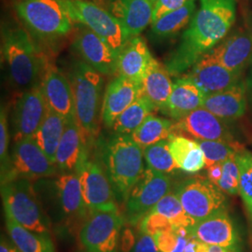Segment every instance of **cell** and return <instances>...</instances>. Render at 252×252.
Returning a JSON list of instances; mask_svg holds the SVG:
<instances>
[{
  "instance_id": "6da1fadb",
  "label": "cell",
  "mask_w": 252,
  "mask_h": 252,
  "mask_svg": "<svg viewBox=\"0 0 252 252\" xmlns=\"http://www.w3.org/2000/svg\"><path fill=\"white\" fill-rule=\"evenodd\" d=\"M235 0H200V8L165 66L173 76L189 70L225 38L234 25Z\"/></svg>"
},
{
  "instance_id": "7a4b0ae2",
  "label": "cell",
  "mask_w": 252,
  "mask_h": 252,
  "mask_svg": "<svg viewBox=\"0 0 252 252\" xmlns=\"http://www.w3.org/2000/svg\"><path fill=\"white\" fill-rule=\"evenodd\" d=\"M67 78L72 88L76 121L86 147L90 148L99 132L104 79L102 74L82 60L72 62Z\"/></svg>"
},
{
  "instance_id": "3957f363",
  "label": "cell",
  "mask_w": 252,
  "mask_h": 252,
  "mask_svg": "<svg viewBox=\"0 0 252 252\" xmlns=\"http://www.w3.org/2000/svg\"><path fill=\"white\" fill-rule=\"evenodd\" d=\"M102 162L119 202H124L144 172L143 150L131 135L115 134L102 145Z\"/></svg>"
},
{
  "instance_id": "277c9868",
  "label": "cell",
  "mask_w": 252,
  "mask_h": 252,
  "mask_svg": "<svg viewBox=\"0 0 252 252\" xmlns=\"http://www.w3.org/2000/svg\"><path fill=\"white\" fill-rule=\"evenodd\" d=\"M3 56L15 87L28 89L41 80L47 63L25 29L16 27L5 31Z\"/></svg>"
},
{
  "instance_id": "5b68a950",
  "label": "cell",
  "mask_w": 252,
  "mask_h": 252,
  "mask_svg": "<svg viewBox=\"0 0 252 252\" xmlns=\"http://www.w3.org/2000/svg\"><path fill=\"white\" fill-rule=\"evenodd\" d=\"M14 9L31 35L40 40L54 41L72 29L65 0H15Z\"/></svg>"
},
{
  "instance_id": "8992f818",
  "label": "cell",
  "mask_w": 252,
  "mask_h": 252,
  "mask_svg": "<svg viewBox=\"0 0 252 252\" xmlns=\"http://www.w3.org/2000/svg\"><path fill=\"white\" fill-rule=\"evenodd\" d=\"M1 196L4 212L19 224L38 234L50 235V218L29 180L18 178L1 184Z\"/></svg>"
},
{
  "instance_id": "52a82bcc",
  "label": "cell",
  "mask_w": 252,
  "mask_h": 252,
  "mask_svg": "<svg viewBox=\"0 0 252 252\" xmlns=\"http://www.w3.org/2000/svg\"><path fill=\"white\" fill-rule=\"evenodd\" d=\"M75 172L79 177L81 193L89 212L119 211L116 195L105 167L98 161L91 159L88 147L82 153Z\"/></svg>"
},
{
  "instance_id": "ba28073f",
  "label": "cell",
  "mask_w": 252,
  "mask_h": 252,
  "mask_svg": "<svg viewBox=\"0 0 252 252\" xmlns=\"http://www.w3.org/2000/svg\"><path fill=\"white\" fill-rule=\"evenodd\" d=\"M74 23H80L120 52L128 39L123 24L110 11L90 0H65Z\"/></svg>"
},
{
  "instance_id": "9c48e42d",
  "label": "cell",
  "mask_w": 252,
  "mask_h": 252,
  "mask_svg": "<svg viewBox=\"0 0 252 252\" xmlns=\"http://www.w3.org/2000/svg\"><path fill=\"white\" fill-rule=\"evenodd\" d=\"M51 211L61 226L83 224L89 215L76 172L61 173L51 183Z\"/></svg>"
},
{
  "instance_id": "30bf717a",
  "label": "cell",
  "mask_w": 252,
  "mask_h": 252,
  "mask_svg": "<svg viewBox=\"0 0 252 252\" xmlns=\"http://www.w3.org/2000/svg\"><path fill=\"white\" fill-rule=\"evenodd\" d=\"M175 193L188 216L195 222L226 209L224 192L207 178L184 180L176 188Z\"/></svg>"
},
{
  "instance_id": "8fae6325",
  "label": "cell",
  "mask_w": 252,
  "mask_h": 252,
  "mask_svg": "<svg viewBox=\"0 0 252 252\" xmlns=\"http://www.w3.org/2000/svg\"><path fill=\"white\" fill-rule=\"evenodd\" d=\"M171 189V180L166 174L147 167L129 191L125 201L126 220L136 225L154 206Z\"/></svg>"
},
{
  "instance_id": "7c38bea8",
  "label": "cell",
  "mask_w": 252,
  "mask_h": 252,
  "mask_svg": "<svg viewBox=\"0 0 252 252\" xmlns=\"http://www.w3.org/2000/svg\"><path fill=\"white\" fill-rule=\"evenodd\" d=\"M123 224L119 211L90 212L79 233L83 252H118Z\"/></svg>"
},
{
  "instance_id": "4fadbf2b",
  "label": "cell",
  "mask_w": 252,
  "mask_h": 252,
  "mask_svg": "<svg viewBox=\"0 0 252 252\" xmlns=\"http://www.w3.org/2000/svg\"><path fill=\"white\" fill-rule=\"evenodd\" d=\"M11 180L44 179L54 176L57 166L36 143L34 137H27L17 142L11 155Z\"/></svg>"
},
{
  "instance_id": "5bb4252c",
  "label": "cell",
  "mask_w": 252,
  "mask_h": 252,
  "mask_svg": "<svg viewBox=\"0 0 252 252\" xmlns=\"http://www.w3.org/2000/svg\"><path fill=\"white\" fill-rule=\"evenodd\" d=\"M72 47L82 61L103 76L118 73L119 52L87 27H81L77 31Z\"/></svg>"
},
{
  "instance_id": "9a60e30c",
  "label": "cell",
  "mask_w": 252,
  "mask_h": 252,
  "mask_svg": "<svg viewBox=\"0 0 252 252\" xmlns=\"http://www.w3.org/2000/svg\"><path fill=\"white\" fill-rule=\"evenodd\" d=\"M47 109L48 105L39 81L25 91L15 104L12 119L15 142L34 136L44 120Z\"/></svg>"
},
{
  "instance_id": "2e32d148",
  "label": "cell",
  "mask_w": 252,
  "mask_h": 252,
  "mask_svg": "<svg viewBox=\"0 0 252 252\" xmlns=\"http://www.w3.org/2000/svg\"><path fill=\"white\" fill-rule=\"evenodd\" d=\"M40 86L48 108L68 120H76L72 88L67 76L54 64L47 63Z\"/></svg>"
},
{
  "instance_id": "e0dca14e",
  "label": "cell",
  "mask_w": 252,
  "mask_h": 252,
  "mask_svg": "<svg viewBox=\"0 0 252 252\" xmlns=\"http://www.w3.org/2000/svg\"><path fill=\"white\" fill-rule=\"evenodd\" d=\"M175 130L191 135L196 140L234 142L223 121L204 108H197L176 121Z\"/></svg>"
},
{
  "instance_id": "ac0fdd59",
  "label": "cell",
  "mask_w": 252,
  "mask_h": 252,
  "mask_svg": "<svg viewBox=\"0 0 252 252\" xmlns=\"http://www.w3.org/2000/svg\"><path fill=\"white\" fill-rule=\"evenodd\" d=\"M143 95L142 86L124 76L117 77L109 82L103 98L102 121L107 127H112L120 114Z\"/></svg>"
},
{
  "instance_id": "d6986e66",
  "label": "cell",
  "mask_w": 252,
  "mask_h": 252,
  "mask_svg": "<svg viewBox=\"0 0 252 252\" xmlns=\"http://www.w3.org/2000/svg\"><path fill=\"white\" fill-rule=\"evenodd\" d=\"M252 54V31L241 30L207 52L208 58L233 72L241 73Z\"/></svg>"
},
{
  "instance_id": "ffe728a7",
  "label": "cell",
  "mask_w": 252,
  "mask_h": 252,
  "mask_svg": "<svg viewBox=\"0 0 252 252\" xmlns=\"http://www.w3.org/2000/svg\"><path fill=\"white\" fill-rule=\"evenodd\" d=\"M184 77L193 81L206 94L225 90L241 81V73L233 72L204 55Z\"/></svg>"
},
{
  "instance_id": "44dd1931",
  "label": "cell",
  "mask_w": 252,
  "mask_h": 252,
  "mask_svg": "<svg viewBox=\"0 0 252 252\" xmlns=\"http://www.w3.org/2000/svg\"><path fill=\"white\" fill-rule=\"evenodd\" d=\"M190 233L207 245H215L236 251L238 234L226 209L196 221L190 227Z\"/></svg>"
},
{
  "instance_id": "7402d4cb",
  "label": "cell",
  "mask_w": 252,
  "mask_h": 252,
  "mask_svg": "<svg viewBox=\"0 0 252 252\" xmlns=\"http://www.w3.org/2000/svg\"><path fill=\"white\" fill-rule=\"evenodd\" d=\"M153 59L144 38L139 36L131 37L119 52L118 75L142 84Z\"/></svg>"
},
{
  "instance_id": "603a6c76",
  "label": "cell",
  "mask_w": 252,
  "mask_h": 252,
  "mask_svg": "<svg viewBox=\"0 0 252 252\" xmlns=\"http://www.w3.org/2000/svg\"><path fill=\"white\" fill-rule=\"evenodd\" d=\"M247 105V87L240 81L225 90L207 94L203 108L222 121H230L244 116Z\"/></svg>"
},
{
  "instance_id": "cb8c5ba5",
  "label": "cell",
  "mask_w": 252,
  "mask_h": 252,
  "mask_svg": "<svg viewBox=\"0 0 252 252\" xmlns=\"http://www.w3.org/2000/svg\"><path fill=\"white\" fill-rule=\"evenodd\" d=\"M153 0H111L110 12L123 24L130 37L139 36L153 23Z\"/></svg>"
},
{
  "instance_id": "d4e9b609",
  "label": "cell",
  "mask_w": 252,
  "mask_h": 252,
  "mask_svg": "<svg viewBox=\"0 0 252 252\" xmlns=\"http://www.w3.org/2000/svg\"><path fill=\"white\" fill-rule=\"evenodd\" d=\"M206 94L186 77H181L174 82L171 95L162 111L175 121L185 117L191 111L203 108Z\"/></svg>"
},
{
  "instance_id": "484cf974",
  "label": "cell",
  "mask_w": 252,
  "mask_h": 252,
  "mask_svg": "<svg viewBox=\"0 0 252 252\" xmlns=\"http://www.w3.org/2000/svg\"><path fill=\"white\" fill-rule=\"evenodd\" d=\"M85 148L81 127L76 120H68L56 152L57 169L61 173L75 172Z\"/></svg>"
},
{
  "instance_id": "4316f807",
  "label": "cell",
  "mask_w": 252,
  "mask_h": 252,
  "mask_svg": "<svg viewBox=\"0 0 252 252\" xmlns=\"http://www.w3.org/2000/svg\"><path fill=\"white\" fill-rule=\"evenodd\" d=\"M173 85L166 66L153 58L141 84L143 95L155 108L163 111L171 95Z\"/></svg>"
},
{
  "instance_id": "83f0119b",
  "label": "cell",
  "mask_w": 252,
  "mask_h": 252,
  "mask_svg": "<svg viewBox=\"0 0 252 252\" xmlns=\"http://www.w3.org/2000/svg\"><path fill=\"white\" fill-rule=\"evenodd\" d=\"M169 149L179 169L187 173H196L205 166V156L198 142L184 135H172Z\"/></svg>"
},
{
  "instance_id": "f1b7e54d",
  "label": "cell",
  "mask_w": 252,
  "mask_h": 252,
  "mask_svg": "<svg viewBox=\"0 0 252 252\" xmlns=\"http://www.w3.org/2000/svg\"><path fill=\"white\" fill-rule=\"evenodd\" d=\"M6 227L14 246L21 252H55L54 243L48 234L30 231L5 212Z\"/></svg>"
},
{
  "instance_id": "f546056e",
  "label": "cell",
  "mask_w": 252,
  "mask_h": 252,
  "mask_svg": "<svg viewBox=\"0 0 252 252\" xmlns=\"http://www.w3.org/2000/svg\"><path fill=\"white\" fill-rule=\"evenodd\" d=\"M66 122L67 120L65 118L48 108L44 120L33 136L36 143L54 163L56 152L66 126Z\"/></svg>"
},
{
  "instance_id": "4dcf8cb0",
  "label": "cell",
  "mask_w": 252,
  "mask_h": 252,
  "mask_svg": "<svg viewBox=\"0 0 252 252\" xmlns=\"http://www.w3.org/2000/svg\"><path fill=\"white\" fill-rule=\"evenodd\" d=\"M174 135H177L174 122L151 114L131 136L135 143L144 150L159 141L169 140Z\"/></svg>"
},
{
  "instance_id": "1f68e13d",
  "label": "cell",
  "mask_w": 252,
  "mask_h": 252,
  "mask_svg": "<svg viewBox=\"0 0 252 252\" xmlns=\"http://www.w3.org/2000/svg\"><path fill=\"white\" fill-rule=\"evenodd\" d=\"M195 2L189 0L184 6L170 11L152 23V34L159 38H167L177 35L191 22L195 13Z\"/></svg>"
},
{
  "instance_id": "d6a6232c",
  "label": "cell",
  "mask_w": 252,
  "mask_h": 252,
  "mask_svg": "<svg viewBox=\"0 0 252 252\" xmlns=\"http://www.w3.org/2000/svg\"><path fill=\"white\" fill-rule=\"evenodd\" d=\"M155 109L153 103L145 95H141L120 114L111 128L115 134L132 135Z\"/></svg>"
},
{
  "instance_id": "836d02e7",
  "label": "cell",
  "mask_w": 252,
  "mask_h": 252,
  "mask_svg": "<svg viewBox=\"0 0 252 252\" xmlns=\"http://www.w3.org/2000/svg\"><path fill=\"white\" fill-rule=\"evenodd\" d=\"M150 212L158 213L167 218L174 228H190L195 223V221L189 218L184 210L175 191H169L167 194H165Z\"/></svg>"
},
{
  "instance_id": "e575fe53",
  "label": "cell",
  "mask_w": 252,
  "mask_h": 252,
  "mask_svg": "<svg viewBox=\"0 0 252 252\" xmlns=\"http://www.w3.org/2000/svg\"><path fill=\"white\" fill-rule=\"evenodd\" d=\"M148 167L163 174H170L179 169L169 149V140H162L143 150Z\"/></svg>"
},
{
  "instance_id": "d590c367",
  "label": "cell",
  "mask_w": 252,
  "mask_h": 252,
  "mask_svg": "<svg viewBox=\"0 0 252 252\" xmlns=\"http://www.w3.org/2000/svg\"><path fill=\"white\" fill-rule=\"evenodd\" d=\"M196 140V139H195ZM201 147L204 156L206 167L215 163L223 162L234 154L242 151V147L236 142L229 143L217 140H196Z\"/></svg>"
},
{
  "instance_id": "8d00e7d4",
  "label": "cell",
  "mask_w": 252,
  "mask_h": 252,
  "mask_svg": "<svg viewBox=\"0 0 252 252\" xmlns=\"http://www.w3.org/2000/svg\"><path fill=\"white\" fill-rule=\"evenodd\" d=\"M191 235L190 228L180 227L155 234L153 237L160 252H184Z\"/></svg>"
},
{
  "instance_id": "74e56055",
  "label": "cell",
  "mask_w": 252,
  "mask_h": 252,
  "mask_svg": "<svg viewBox=\"0 0 252 252\" xmlns=\"http://www.w3.org/2000/svg\"><path fill=\"white\" fill-rule=\"evenodd\" d=\"M240 170L239 194L252 220V154L241 151L236 154Z\"/></svg>"
},
{
  "instance_id": "f35d334b",
  "label": "cell",
  "mask_w": 252,
  "mask_h": 252,
  "mask_svg": "<svg viewBox=\"0 0 252 252\" xmlns=\"http://www.w3.org/2000/svg\"><path fill=\"white\" fill-rule=\"evenodd\" d=\"M9 131L8 110L1 106L0 111V159L1 184L11 180V157L9 155Z\"/></svg>"
},
{
  "instance_id": "ab89813d",
  "label": "cell",
  "mask_w": 252,
  "mask_h": 252,
  "mask_svg": "<svg viewBox=\"0 0 252 252\" xmlns=\"http://www.w3.org/2000/svg\"><path fill=\"white\" fill-rule=\"evenodd\" d=\"M236 154L222 162V175L217 183V186L229 195H236L239 193L240 170L236 160Z\"/></svg>"
},
{
  "instance_id": "60d3db41",
  "label": "cell",
  "mask_w": 252,
  "mask_h": 252,
  "mask_svg": "<svg viewBox=\"0 0 252 252\" xmlns=\"http://www.w3.org/2000/svg\"><path fill=\"white\" fill-rule=\"evenodd\" d=\"M139 226L141 233L151 234L153 236L159 233L171 231L174 229V226L167 218L153 212L148 213L143 218Z\"/></svg>"
},
{
  "instance_id": "b9f144b4",
  "label": "cell",
  "mask_w": 252,
  "mask_h": 252,
  "mask_svg": "<svg viewBox=\"0 0 252 252\" xmlns=\"http://www.w3.org/2000/svg\"><path fill=\"white\" fill-rule=\"evenodd\" d=\"M189 1V0H156V2L154 3L153 23L161 18L162 15L175 9H180Z\"/></svg>"
},
{
  "instance_id": "7bdbcfd3",
  "label": "cell",
  "mask_w": 252,
  "mask_h": 252,
  "mask_svg": "<svg viewBox=\"0 0 252 252\" xmlns=\"http://www.w3.org/2000/svg\"><path fill=\"white\" fill-rule=\"evenodd\" d=\"M130 252H160L155 243L154 237L151 234L141 233L137 236L135 245Z\"/></svg>"
},
{
  "instance_id": "ee69618b",
  "label": "cell",
  "mask_w": 252,
  "mask_h": 252,
  "mask_svg": "<svg viewBox=\"0 0 252 252\" xmlns=\"http://www.w3.org/2000/svg\"><path fill=\"white\" fill-rule=\"evenodd\" d=\"M207 179L217 185L222 175V162L208 166L207 167Z\"/></svg>"
},
{
  "instance_id": "f6af8a7d",
  "label": "cell",
  "mask_w": 252,
  "mask_h": 252,
  "mask_svg": "<svg viewBox=\"0 0 252 252\" xmlns=\"http://www.w3.org/2000/svg\"><path fill=\"white\" fill-rule=\"evenodd\" d=\"M0 252H21L15 246H12L4 237H1L0 243Z\"/></svg>"
},
{
  "instance_id": "bcb514c9",
  "label": "cell",
  "mask_w": 252,
  "mask_h": 252,
  "mask_svg": "<svg viewBox=\"0 0 252 252\" xmlns=\"http://www.w3.org/2000/svg\"><path fill=\"white\" fill-rule=\"evenodd\" d=\"M207 252H236V251L232 250V249L220 247V246H215V245H209Z\"/></svg>"
},
{
  "instance_id": "7dc6e473",
  "label": "cell",
  "mask_w": 252,
  "mask_h": 252,
  "mask_svg": "<svg viewBox=\"0 0 252 252\" xmlns=\"http://www.w3.org/2000/svg\"><path fill=\"white\" fill-rule=\"evenodd\" d=\"M153 2H154V3H155V2H156V0H153Z\"/></svg>"
},
{
  "instance_id": "c3c4849f",
  "label": "cell",
  "mask_w": 252,
  "mask_h": 252,
  "mask_svg": "<svg viewBox=\"0 0 252 252\" xmlns=\"http://www.w3.org/2000/svg\"></svg>"
}]
</instances>
